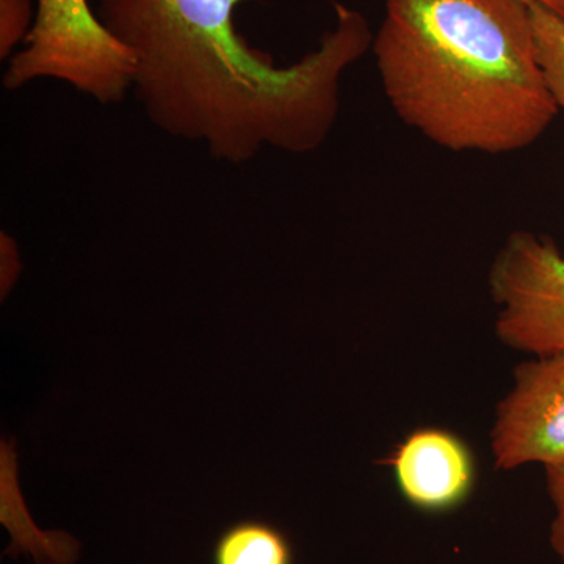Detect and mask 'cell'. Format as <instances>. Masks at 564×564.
<instances>
[{
  "instance_id": "6da1fadb",
  "label": "cell",
  "mask_w": 564,
  "mask_h": 564,
  "mask_svg": "<svg viewBox=\"0 0 564 564\" xmlns=\"http://www.w3.org/2000/svg\"><path fill=\"white\" fill-rule=\"evenodd\" d=\"M243 0H99V20L135 55L133 79L151 121L218 161L263 148L318 150L339 115L344 70L372 47L361 13L337 7V25L302 61L278 66L237 32Z\"/></svg>"
},
{
  "instance_id": "7a4b0ae2",
  "label": "cell",
  "mask_w": 564,
  "mask_h": 564,
  "mask_svg": "<svg viewBox=\"0 0 564 564\" xmlns=\"http://www.w3.org/2000/svg\"><path fill=\"white\" fill-rule=\"evenodd\" d=\"M372 50L397 117L444 150L522 151L558 115L522 0H386Z\"/></svg>"
},
{
  "instance_id": "3957f363",
  "label": "cell",
  "mask_w": 564,
  "mask_h": 564,
  "mask_svg": "<svg viewBox=\"0 0 564 564\" xmlns=\"http://www.w3.org/2000/svg\"><path fill=\"white\" fill-rule=\"evenodd\" d=\"M137 74L135 55L95 17L87 0H39L24 50L3 76L9 90L55 79L101 104L120 102Z\"/></svg>"
},
{
  "instance_id": "277c9868",
  "label": "cell",
  "mask_w": 564,
  "mask_h": 564,
  "mask_svg": "<svg viewBox=\"0 0 564 564\" xmlns=\"http://www.w3.org/2000/svg\"><path fill=\"white\" fill-rule=\"evenodd\" d=\"M488 284L500 343L532 356L564 351V254L551 237L511 232Z\"/></svg>"
},
{
  "instance_id": "5b68a950",
  "label": "cell",
  "mask_w": 564,
  "mask_h": 564,
  "mask_svg": "<svg viewBox=\"0 0 564 564\" xmlns=\"http://www.w3.org/2000/svg\"><path fill=\"white\" fill-rule=\"evenodd\" d=\"M491 451L499 470L564 458V351L516 367L513 388L497 406Z\"/></svg>"
},
{
  "instance_id": "8992f818",
  "label": "cell",
  "mask_w": 564,
  "mask_h": 564,
  "mask_svg": "<svg viewBox=\"0 0 564 564\" xmlns=\"http://www.w3.org/2000/svg\"><path fill=\"white\" fill-rule=\"evenodd\" d=\"M404 499L426 511H441L466 499L474 462L466 445L440 429H422L404 440L392 459Z\"/></svg>"
},
{
  "instance_id": "52a82bcc",
  "label": "cell",
  "mask_w": 564,
  "mask_h": 564,
  "mask_svg": "<svg viewBox=\"0 0 564 564\" xmlns=\"http://www.w3.org/2000/svg\"><path fill=\"white\" fill-rule=\"evenodd\" d=\"M17 458L13 443L2 444V524L11 534V544L7 554L11 556L29 555L35 564H76L80 556V543L70 534L43 532L32 521L17 481L10 480L11 463Z\"/></svg>"
},
{
  "instance_id": "ba28073f",
  "label": "cell",
  "mask_w": 564,
  "mask_h": 564,
  "mask_svg": "<svg viewBox=\"0 0 564 564\" xmlns=\"http://www.w3.org/2000/svg\"><path fill=\"white\" fill-rule=\"evenodd\" d=\"M214 564H293L288 536L269 522H236L218 538Z\"/></svg>"
},
{
  "instance_id": "9c48e42d",
  "label": "cell",
  "mask_w": 564,
  "mask_h": 564,
  "mask_svg": "<svg viewBox=\"0 0 564 564\" xmlns=\"http://www.w3.org/2000/svg\"><path fill=\"white\" fill-rule=\"evenodd\" d=\"M538 61L556 107L564 110V18L541 6H529Z\"/></svg>"
},
{
  "instance_id": "30bf717a",
  "label": "cell",
  "mask_w": 564,
  "mask_h": 564,
  "mask_svg": "<svg viewBox=\"0 0 564 564\" xmlns=\"http://www.w3.org/2000/svg\"><path fill=\"white\" fill-rule=\"evenodd\" d=\"M31 0H0V57H9L31 32Z\"/></svg>"
},
{
  "instance_id": "8fae6325",
  "label": "cell",
  "mask_w": 564,
  "mask_h": 564,
  "mask_svg": "<svg viewBox=\"0 0 564 564\" xmlns=\"http://www.w3.org/2000/svg\"><path fill=\"white\" fill-rule=\"evenodd\" d=\"M545 488L554 507L549 543L552 551L564 564V458L544 466Z\"/></svg>"
},
{
  "instance_id": "7c38bea8",
  "label": "cell",
  "mask_w": 564,
  "mask_h": 564,
  "mask_svg": "<svg viewBox=\"0 0 564 564\" xmlns=\"http://www.w3.org/2000/svg\"><path fill=\"white\" fill-rule=\"evenodd\" d=\"M529 6H541L564 18V0H522Z\"/></svg>"
}]
</instances>
